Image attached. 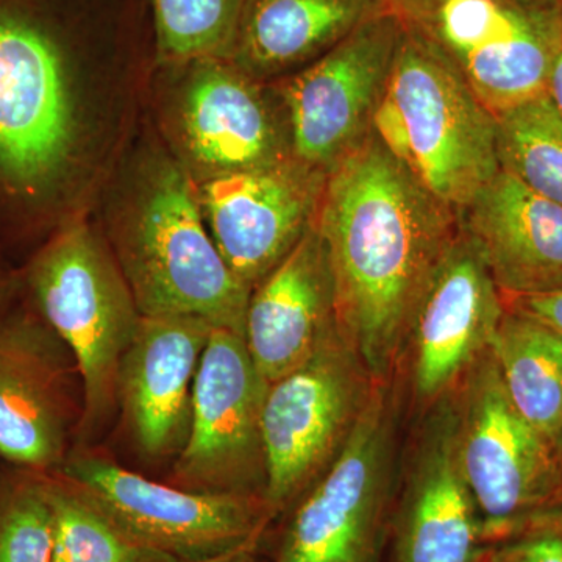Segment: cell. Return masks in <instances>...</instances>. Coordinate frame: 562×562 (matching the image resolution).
<instances>
[{
  "mask_svg": "<svg viewBox=\"0 0 562 562\" xmlns=\"http://www.w3.org/2000/svg\"><path fill=\"white\" fill-rule=\"evenodd\" d=\"M314 224L330 260L339 331L376 382L391 379L460 217L371 131L327 172Z\"/></svg>",
  "mask_w": 562,
  "mask_h": 562,
  "instance_id": "obj_1",
  "label": "cell"
},
{
  "mask_svg": "<svg viewBox=\"0 0 562 562\" xmlns=\"http://www.w3.org/2000/svg\"><path fill=\"white\" fill-rule=\"evenodd\" d=\"M140 316H194L244 333L250 291L211 238L198 187L168 154L143 162L110 225Z\"/></svg>",
  "mask_w": 562,
  "mask_h": 562,
  "instance_id": "obj_2",
  "label": "cell"
},
{
  "mask_svg": "<svg viewBox=\"0 0 562 562\" xmlns=\"http://www.w3.org/2000/svg\"><path fill=\"white\" fill-rule=\"evenodd\" d=\"M372 132L458 217L501 171L494 114L408 18Z\"/></svg>",
  "mask_w": 562,
  "mask_h": 562,
  "instance_id": "obj_3",
  "label": "cell"
},
{
  "mask_svg": "<svg viewBox=\"0 0 562 562\" xmlns=\"http://www.w3.org/2000/svg\"><path fill=\"white\" fill-rule=\"evenodd\" d=\"M24 284L35 312L76 361L83 394L76 446H83L120 412L117 379L138 330V305L109 241L83 217L63 225L33 255Z\"/></svg>",
  "mask_w": 562,
  "mask_h": 562,
  "instance_id": "obj_4",
  "label": "cell"
},
{
  "mask_svg": "<svg viewBox=\"0 0 562 562\" xmlns=\"http://www.w3.org/2000/svg\"><path fill=\"white\" fill-rule=\"evenodd\" d=\"M406 406L402 372L375 383L341 453L284 514L273 562H383Z\"/></svg>",
  "mask_w": 562,
  "mask_h": 562,
  "instance_id": "obj_5",
  "label": "cell"
},
{
  "mask_svg": "<svg viewBox=\"0 0 562 562\" xmlns=\"http://www.w3.org/2000/svg\"><path fill=\"white\" fill-rule=\"evenodd\" d=\"M462 475L486 542L552 519L560 491V447L514 405L491 349L452 392Z\"/></svg>",
  "mask_w": 562,
  "mask_h": 562,
  "instance_id": "obj_6",
  "label": "cell"
},
{
  "mask_svg": "<svg viewBox=\"0 0 562 562\" xmlns=\"http://www.w3.org/2000/svg\"><path fill=\"white\" fill-rule=\"evenodd\" d=\"M77 139L68 60L29 0H0V183L27 201L58 187Z\"/></svg>",
  "mask_w": 562,
  "mask_h": 562,
  "instance_id": "obj_7",
  "label": "cell"
},
{
  "mask_svg": "<svg viewBox=\"0 0 562 562\" xmlns=\"http://www.w3.org/2000/svg\"><path fill=\"white\" fill-rule=\"evenodd\" d=\"M376 380L335 330L308 360L266 387L265 498L276 519L327 471L368 408Z\"/></svg>",
  "mask_w": 562,
  "mask_h": 562,
  "instance_id": "obj_8",
  "label": "cell"
},
{
  "mask_svg": "<svg viewBox=\"0 0 562 562\" xmlns=\"http://www.w3.org/2000/svg\"><path fill=\"white\" fill-rule=\"evenodd\" d=\"M133 541L173 560H202L266 535L262 497L203 494L155 482L76 446L58 471Z\"/></svg>",
  "mask_w": 562,
  "mask_h": 562,
  "instance_id": "obj_9",
  "label": "cell"
},
{
  "mask_svg": "<svg viewBox=\"0 0 562 562\" xmlns=\"http://www.w3.org/2000/svg\"><path fill=\"white\" fill-rule=\"evenodd\" d=\"M408 20L494 116L546 94L562 49V5L552 0H441Z\"/></svg>",
  "mask_w": 562,
  "mask_h": 562,
  "instance_id": "obj_10",
  "label": "cell"
},
{
  "mask_svg": "<svg viewBox=\"0 0 562 562\" xmlns=\"http://www.w3.org/2000/svg\"><path fill=\"white\" fill-rule=\"evenodd\" d=\"M266 387L244 333L214 327L195 375L187 442L166 483L203 494L265 498Z\"/></svg>",
  "mask_w": 562,
  "mask_h": 562,
  "instance_id": "obj_11",
  "label": "cell"
},
{
  "mask_svg": "<svg viewBox=\"0 0 562 562\" xmlns=\"http://www.w3.org/2000/svg\"><path fill=\"white\" fill-rule=\"evenodd\" d=\"M165 122L176 160L195 184L292 157L283 105L228 58L176 66Z\"/></svg>",
  "mask_w": 562,
  "mask_h": 562,
  "instance_id": "obj_12",
  "label": "cell"
},
{
  "mask_svg": "<svg viewBox=\"0 0 562 562\" xmlns=\"http://www.w3.org/2000/svg\"><path fill=\"white\" fill-rule=\"evenodd\" d=\"M405 27V14L390 7L280 80L295 160L328 172L368 136Z\"/></svg>",
  "mask_w": 562,
  "mask_h": 562,
  "instance_id": "obj_13",
  "label": "cell"
},
{
  "mask_svg": "<svg viewBox=\"0 0 562 562\" xmlns=\"http://www.w3.org/2000/svg\"><path fill=\"white\" fill-rule=\"evenodd\" d=\"M487 552L482 517L458 458L450 392L416 414L402 442L383 562H486Z\"/></svg>",
  "mask_w": 562,
  "mask_h": 562,
  "instance_id": "obj_14",
  "label": "cell"
},
{
  "mask_svg": "<svg viewBox=\"0 0 562 562\" xmlns=\"http://www.w3.org/2000/svg\"><path fill=\"white\" fill-rule=\"evenodd\" d=\"M83 416L76 361L35 308L0 312V458L58 471Z\"/></svg>",
  "mask_w": 562,
  "mask_h": 562,
  "instance_id": "obj_15",
  "label": "cell"
},
{
  "mask_svg": "<svg viewBox=\"0 0 562 562\" xmlns=\"http://www.w3.org/2000/svg\"><path fill=\"white\" fill-rule=\"evenodd\" d=\"M503 314L502 292L460 225L406 339L401 371L409 413L419 414L454 391L491 349Z\"/></svg>",
  "mask_w": 562,
  "mask_h": 562,
  "instance_id": "obj_16",
  "label": "cell"
},
{
  "mask_svg": "<svg viewBox=\"0 0 562 562\" xmlns=\"http://www.w3.org/2000/svg\"><path fill=\"white\" fill-rule=\"evenodd\" d=\"M327 172L294 157L195 184L211 238L251 291L312 227Z\"/></svg>",
  "mask_w": 562,
  "mask_h": 562,
  "instance_id": "obj_17",
  "label": "cell"
},
{
  "mask_svg": "<svg viewBox=\"0 0 562 562\" xmlns=\"http://www.w3.org/2000/svg\"><path fill=\"white\" fill-rule=\"evenodd\" d=\"M213 325L194 316H140L121 361L117 406L138 452L177 458L190 431L192 390Z\"/></svg>",
  "mask_w": 562,
  "mask_h": 562,
  "instance_id": "obj_18",
  "label": "cell"
},
{
  "mask_svg": "<svg viewBox=\"0 0 562 562\" xmlns=\"http://www.w3.org/2000/svg\"><path fill=\"white\" fill-rule=\"evenodd\" d=\"M336 327L335 280L313 222L250 291L244 339L261 379L271 384L308 360Z\"/></svg>",
  "mask_w": 562,
  "mask_h": 562,
  "instance_id": "obj_19",
  "label": "cell"
},
{
  "mask_svg": "<svg viewBox=\"0 0 562 562\" xmlns=\"http://www.w3.org/2000/svg\"><path fill=\"white\" fill-rule=\"evenodd\" d=\"M502 295L562 288V206L498 171L460 216Z\"/></svg>",
  "mask_w": 562,
  "mask_h": 562,
  "instance_id": "obj_20",
  "label": "cell"
},
{
  "mask_svg": "<svg viewBox=\"0 0 562 562\" xmlns=\"http://www.w3.org/2000/svg\"><path fill=\"white\" fill-rule=\"evenodd\" d=\"M391 0H246L228 60L260 81L317 60Z\"/></svg>",
  "mask_w": 562,
  "mask_h": 562,
  "instance_id": "obj_21",
  "label": "cell"
},
{
  "mask_svg": "<svg viewBox=\"0 0 562 562\" xmlns=\"http://www.w3.org/2000/svg\"><path fill=\"white\" fill-rule=\"evenodd\" d=\"M491 351L520 414L550 441H562V335L506 308Z\"/></svg>",
  "mask_w": 562,
  "mask_h": 562,
  "instance_id": "obj_22",
  "label": "cell"
},
{
  "mask_svg": "<svg viewBox=\"0 0 562 562\" xmlns=\"http://www.w3.org/2000/svg\"><path fill=\"white\" fill-rule=\"evenodd\" d=\"M495 121L502 171L562 206V113L550 95L503 111Z\"/></svg>",
  "mask_w": 562,
  "mask_h": 562,
  "instance_id": "obj_23",
  "label": "cell"
},
{
  "mask_svg": "<svg viewBox=\"0 0 562 562\" xmlns=\"http://www.w3.org/2000/svg\"><path fill=\"white\" fill-rule=\"evenodd\" d=\"M54 514V562H169L110 520L60 473H46Z\"/></svg>",
  "mask_w": 562,
  "mask_h": 562,
  "instance_id": "obj_24",
  "label": "cell"
},
{
  "mask_svg": "<svg viewBox=\"0 0 562 562\" xmlns=\"http://www.w3.org/2000/svg\"><path fill=\"white\" fill-rule=\"evenodd\" d=\"M158 60L181 66L228 58L246 0H151Z\"/></svg>",
  "mask_w": 562,
  "mask_h": 562,
  "instance_id": "obj_25",
  "label": "cell"
},
{
  "mask_svg": "<svg viewBox=\"0 0 562 562\" xmlns=\"http://www.w3.org/2000/svg\"><path fill=\"white\" fill-rule=\"evenodd\" d=\"M0 562H54L46 473L0 468Z\"/></svg>",
  "mask_w": 562,
  "mask_h": 562,
  "instance_id": "obj_26",
  "label": "cell"
},
{
  "mask_svg": "<svg viewBox=\"0 0 562 562\" xmlns=\"http://www.w3.org/2000/svg\"><path fill=\"white\" fill-rule=\"evenodd\" d=\"M486 562H562V520H538L491 543Z\"/></svg>",
  "mask_w": 562,
  "mask_h": 562,
  "instance_id": "obj_27",
  "label": "cell"
},
{
  "mask_svg": "<svg viewBox=\"0 0 562 562\" xmlns=\"http://www.w3.org/2000/svg\"><path fill=\"white\" fill-rule=\"evenodd\" d=\"M506 308L527 314L562 335V288L542 294L502 295Z\"/></svg>",
  "mask_w": 562,
  "mask_h": 562,
  "instance_id": "obj_28",
  "label": "cell"
},
{
  "mask_svg": "<svg viewBox=\"0 0 562 562\" xmlns=\"http://www.w3.org/2000/svg\"><path fill=\"white\" fill-rule=\"evenodd\" d=\"M266 535L250 539V541L227 550V552L214 554V557L202 558V560H172L169 562H260L261 547Z\"/></svg>",
  "mask_w": 562,
  "mask_h": 562,
  "instance_id": "obj_29",
  "label": "cell"
},
{
  "mask_svg": "<svg viewBox=\"0 0 562 562\" xmlns=\"http://www.w3.org/2000/svg\"><path fill=\"white\" fill-rule=\"evenodd\" d=\"M547 94L550 95L554 105L562 113V49L554 61L552 74H550L549 88Z\"/></svg>",
  "mask_w": 562,
  "mask_h": 562,
  "instance_id": "obj_30",
  "label": "cell"
},
{
  "mask_svg": "<svg viewBox=\"0 0 562 562\" xmlns=\"http://www.w3.org/2000/svg\"><path fill=\"white\" fill-rule=\"evenodd\" d=\"M395 9L405 14L406 18H416L435 7L441 0H391Z\"/></svg>",
  "mask_w": 562,
  "mask_h": 562,
  "instance_id": "obj_31",
  "label": "cell"
},
{
  "mask_svg": "<svg viewBox=\"0 0 562 562\" xmlns=\"http://www.w3.org/2000/svg\"><path fill=\"white\" fill-rule=\"evenodd\" d=\"M14 294V284L5 272L0 271V312L9 308Z\"/></svg>",
  "mask_w": 562,
  "mask_h": 562,
  "instance_id": "obj_32",
  "label": "cell"
},
{
  "mask_svg": "<svg viewBox=\"0 0 562 562\" xmlns=\"http://www.w3.org/2000/svg\"><path fill=\"white\" fill-rule=\"evenodd\" d=\"M552 519L562 520V441L560 443V491H558V501Z\"/></svg>",
  "mask_w": 562,
  "mask_h": 562,
  "instance_id": "obj_33",
  "label": "cell"
},
{
  "mask_svg": "<svg viewBox=\"0 0 562 562\" xmlns=\"http://www.w3.org/2000/svg\"><path fill=\"white\" fill-rule=\"evenodd\" d=\"M552 2L561 3L562 5V0H552Z\"/></svg>",
  "mask_w": 562,
  "mask_h": 562,
  "instance_id": "obj_34",
  "label": "cell"
}]
</instances>
